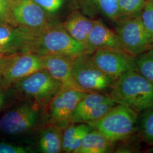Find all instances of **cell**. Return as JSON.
<instances>
[{"label":"cell","instance_id":"cell-12","mask_svg":"<svg viewBox=\"0 0 153 153\" xmlns=\"http://www.w3.org/2000/svg\"><path fill=\"white\" fill-rule=\"evenodd\" d=\"M37 33L25 28L0 22V54L10 56L28 52Z\"/></svg>","mask_w":153,"mask_h":153},{"label":"cell","instance_id":"cell-16","mask_svg":"<svg viewBox=\"0 0 153 153\" xmlns=\"http://www.w3.org/2000/svg\"><path fill=\"white\" fill-rule=\"evenodd\" d=\"M84 14L93 18L102 15L116 22L119 18L118 0H76Z\"/></svg>","mask_w":153,"mask_h":153},{"label":"cell","instance_id":"cell-1","mask_svg":"<svg viewBox=\"0 0 153 153\" xmlns=\"http://www.w3.org/2000/svg\"><path fill=\"white\" fill-rule=\"evenodd\" d=\"M109 96L116 104L125 105L137 112L153 109V83L136 71L116 80Z\"/></svg>","mask_w":153,"mask_h":153},{"label":"cell","instance_id":"cell-31","mask_svg":"<svg viewBox=\"0 0 153 153\" xmlns=\"http://www.w3.org/2000/svg\"><path fill=\"white\" fill-rule=\"evenodd\" d=\"M8 1H10V2H13V1H15V0H8Z\"/></svg>","mask_w":153,"mask_h":153},{"label":"cell","instance_id":"cell-25","mask_svg":"<svg viewBox=\"0 0 153 153\" xmlns=\"http://www.w3.org/2000/svg\"><path fill=\"white\" fill-rule=\"evenodd\" d=\"M142 23L153 40V0H146L141 14Z\"/></svg>","mask_w":153,"mask_h":153},{"label":"cell","instance_id":"cell-26","mask_svg":"<svg viewBox=\"0 0 153 153\" xmlns=\"http://www.w3.org/2000/svg\"><path fill=\"white\" fill-rule=\"evenodd\" d=\"M48 14L59 11L64 5V0H33Z\"/></svg>","mask_w":153,"mask_h":153},{"label":"cell","instance_id":"cell-27","mask_svg":"<svg viewBox=\"0 0 153 153\" xmlns=\"http://www.w3.org/2000/svg\"><path fill=\"white\" fill-rule=\"evenodd\" d=\"M31 147L16 145L11 143L0 142V153H33Z\"/></svg>","mask_w":153,"mask_h":153},{"label":"cell","instance_id":"cell-30","mask_svg":"<svg viewBox=\"0 0 153 153\" xmlns=\"http://www.w3.org/2000/svg\"><path fill=\"white\" fill-rule=\"evenodd\" d=\"M5 103V95L4 93L0 90V110L3 107Z\"/></svg>","mask_w":153,"mask_h":153},{"label":"cell","instance_id":"cell-20","mask_svg":"<svg viewBox=\"0 0 153 153\" xmlns=\"http://www.w3.org/2000/svg\"><path fill=\"white\" fill-rule=\"evenodd\" d=\"M111 99L109 95L99 92L88 93L77 104L71 116V124H76L78 119L82 115L87 113L97 105Z\"/></svg>","mask_w":153,"mask_h":153},{"label":"cell","instance_id":"cell-19","mask_svg":"<svg viewBox=\"0 0 153 153\" xmlns=\"http://www.w3.org/2000/svg\"><path fill=\"white\" fill-rule=\"evenodd\" d=\"M93 129L92 126L85 123L72 124L68 126L63 132L62 151L65 153H74L83 138Z\"/></svg>","mask_w":153,"mask_h":153},{"label":"cell","instance_id":"cell-21","mask_svg":"<svg viewBox=\"0 0 153 153\" xmlns=\"http://www.w3.org/2000/svg\"><path fill=\"white\" fill-rule=\"evenodd\" d=\"M136 71L153 83V48L136 57Z\"/></svg>","mask_w":153,"mask_h":153},{"label":"cell","instance_id":"cell-22","mask_svg":"<svg viewBox=\"0 0 153 153\" xmlns=\"http://www.w3.org/2000/svg\"><path fill=\"white\" fill-rule=\"evenodd\" d=\"M116 103L111 99L107 101L97 105L87 113L82 115L77 123H92L98 120L111 109Z\"/></svg>","mask_w":153,"mask_h":153},{"label":"cell","instance_id":"cell-2","mask_svg":"<svg viewBox=\"0 0 153 153\" xmlns=\"http://www.w3.org/2000/svg\"><path fill=\"white\" fill-rule=\"evenodd\" d=\"M28 52L40 56L60 55L71 58L91 54L83 44L66 32L61 23L55 22L36 34Z\"/></svg>","mask_w":153,"mask_h":153},{"label":"cell","instance_id":"cell-18","mask_svg":"<svg viewBox=\"0 0 153 153\" xmlns=\"http://www.w3.org/2000/svg\"><path fill=\"white\" fill-rule=\"evenodd\" d=\"M114 145L101 132L94 129L84 137L74 153H109L113 151Z\"/></svg>","mask_w":153,"mask_h":153},{"label":"cell","instance_id":"cell-23","mask_svg":"<svg viewBox=\"0 0 153 153\" xmlns=\"http://www.w3.org/2000/svg\"><path fill=\"white\" fill-rule=\"evenodd\" d=\"M146 2V0H118L119 19L140 14Z\"/></svg>","mask_w":153,"mask_h":153},{"label":"cell","instance_id":"cell-8","mask_svg":"<svg viewBox=\"0 0 153 153\" xmlns=\"http://www.w3.org/2000/svg\"><path fill=\"white\" fill-rule=\"evenodd\" d=\"M11 18L16 26L39 33L53 21L48 14L33 0H15L11 2Z\"/></svg>","mask_w":153,"mask_h":153},{"label":"cell","instance_id":"cell-17","mask_svg":"<svg viewBox=\"0 0 153 153\" xmlns=\"http://www.w3.org/2000/svg\"><path fill=\"white\" fill-rule=\"evenodd\" d=\"M62 128L54 124L44 127L40 132L38 148L43 153H59L62 151Z\"/></svg>","mask_w":153,"mask_h":153},{"label":"cell","instance_id":"cell-13","mask_svg":"<svg viewBox=\"0 0 153 153\" xmlns=\"http://www.w3.org/2000/svg\"><path fill=\"white\" fill-rule=\"evenodd\" d=\"M44 69L61 84V88L73 89L91 93L81 87L75 80L71 71V61L73 58L60 55L42 56Z\"/></svg>","mask_w":153,"mask_h":153},{"label":"cell","instance_id":"cell-3","mask_svg":"<svg viewBox=\"0 0 153 153\" xmlns=\"http://www.w3.org/2000/svg\"><path fill=\"white\" fill-rule=\"evenodd\" d=\"M138 114L126 105L116 104L101 118L89 124L114 144L131 136L137 124Z\"/></svg>","mask_w":153,"mask_h":153},{"label":"cell","instance_id":"cell-4","mask_svg":"<svg viewBox=\"0 0 153 153\" xmlns=\"http://www.w3.org/2000/svg\"><path fill=\"white\" fill-rule=\"evenodd\" d=\"M115 32L124 50L137 57L153 48V40L144 27L140 14L117 19Z\"/></svg>","mask_w":153,"mask_h":153},{"label":"cell","instance_id":"cell-5","mask_svg":"<svg viewBox=\"0 0 153 153\" xmlns=\"http://www.w3.org/2000/svg\"><path fill=\"white\" fill-rule=\"evenodd\" d=\"M71 71L77 83L91 93L111 90L114 83L111 78L95 64L90 53L73 58L71 61Z\"/></svg>","mask_w":153,"mask_h":153},{"label":"cell","instance_id":"cell-14","mask_svg":"<svg viewBox=\"0 0 153 153\" xmlns=\"http://www.w3.org/2000/svg\"><path fill=\"white\" fill-rule=\"evenodd\" d=\"M88 48L91 54L95 50L98 49L124 50L115 31L110 29L99 19H96L95 23L88 35Z\"/></svg>","mask_w":153,"mask_h":153},{"label":"cell","instance_id":"cell-15","mask_svg":"<svg viewBox=\"0 0 153 153\" xmlns=\"http://www.w3.org/2000/svg\"><path fill=\"white\" fill-rule=\"evenodd\" d=\"M95 22L96 19L88 17L81 11H74L61 24L66 32L83 44L90 52L88 48V36Z\"/></svg>","mask_w":153,"mask_h":153},{"label":"cell","instance_id":"cell-10","mask_svg":"<svg viewBox=\"0 0 153 153\" xmlns=\"http://www.w3.org/2000/svg\"><path fill=\"white\" fill-rule=\"evenodd\" d=\"M88 93L60 88L49 102V113L52 124L62 129L71 124V116L78 103Z\"/></svg>","mask_w":153,"mask_h":153},{"label":"cell","instance_id":"cell-29","mask_svg":"<svg viewBox=\"0 0 153 153\" xmlns=\"http://www.w3.org/2000/svg\"><path fill=\"white\" fill-rule=\"evenodd\" d=\"M10 56H5L0 54V78H1L2 71H4L6 64Z\"/></svg>","mask_w":153,"mask_h":153},{"label":"cell","instance_id":"cell-9","mask_svg":"<svg viewBox=\"0 0 153 153\" xmlns=\"http://www.w3.org/2000/svg\"><path fill=\"white\" fill-rule=\"evenodd\" d=\"M39 119L38 110L30 104H23L6 112L0 118V131L16 136L31 131Z\"/></svg>","mask_w":153,"mask_h":153},{"label":"cell","instance_id":"cell-28","mask_svg":"<svg viewBox=\"0 0 153 153\" xmlns=\"http://www.w3.org/2000/svg\"><path fill=\"white\" fill-rule=\"evenodd\" d=\"M11 7L9 1L0 0V22L15 25L11 18Z\"/></svg>","mask_w":153,"mask_h":153},{"label":"cell","instance_id":"cell-11","mask_svg":"<svg viewBox=\"0 0 153 153\" xmlns=\"http://www.w3.org/2000/svg\"><path fill=\"white\" fill-rule=\"evenodd\" d=\"M43 69L42 56L30 52L19 53L9 56L1 78L6 85L15 84Z\"/></svg>","mask_w":153,"mask_h":153},{"label":"cell","instance_id":"cell-6","mask_svg":"<svg viewBox=\"0 0 153 153\" xmlns=\"http://www.w3.org/2000/svg\"><path fill=\"white\" fill-rule=\"evenodd\" d=\"M20 92L41 106L49 103L61 88V84L45 69L36 71L15 83Z\"/></svg>","mask_w":153,"mask_h":153},{"label":"cell","instance_id":"cell-24","mask_svg":"<svg viewBox=\"0 0 153 153\" xmlns=\"http://www.w3.org/2000/svg\"><path fill=\"white\" fill-rule=\"evenodd\" d=\"M139 133L144 141L153 145V109L144 112L140 121Z\"/></svg>","mask_w":153,"mask_h":153},{"label":"cell","instance_id":"cell-7","mask_svg":"<svg viewBox=\"0 0 153 153\" xmlns=\"http://www.w3.org/2000/svg\"><path fill=\"white\" fill-rule=\"evenodd\" d=\"M91 56L97 66L114 82L126 73L136 69V57L124 50L96 49Z\"/></svg>","mask_w":153,"mask_h":153}]
</instances>
